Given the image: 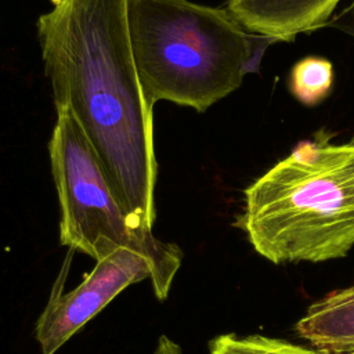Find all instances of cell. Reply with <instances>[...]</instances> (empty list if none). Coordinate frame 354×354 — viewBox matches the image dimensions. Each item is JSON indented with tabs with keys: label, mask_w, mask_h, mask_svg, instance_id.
Here are the masks:
<instances>
[{
	"label": "cell",
	"mask_w": 354,
	"mask_h": 354,
	"mask_svg": "<svg viewBox=\"0 0 354 354\" xmlns=\"http://www.w3.org/2000/svg\"><path fill=\"white\" fill-rule=\"evenodd\" d=\"M69 260L71 254L36 321L35 337L41 354H55L130 285L149 279L156 299L166 300L176 277L142 250L122 246L97 260L77 286L64 292Z\"/></svg>",
	"instance_id": "cell-5"
},
{
	"label": "cell",
	"mask_w": 354,
	"mask_h": 354,
	"mask_svg": "<svg viewBox=\"0 0 354 354\" xmlns=\"http://www.w3.org/2000/svg\"><path fill=\"white\" fill-rule=\"evenodd\" d=\"M209 354H324L318 350L261 335L224 333L209 343Z\"/></svg>",
	"instance_id": "cell-9"
},
{
	"label": "cell",
	"mask_w": 354,
	"mask_h": 354,
	"mask_svg": "<svg viewBox=\"0 0 354 354\" xmlns=\"http://www.w3.org/2000/svg\"><path fill=\"white\" fill-rule=\"evenodd\" d=\"M48 155L59 203L61 245L94 261L122 246L136 248L177 274L181 249L134 228L98 155L68 109H57Z\"/></svg>",
	"instance_id": "cell-4"
},
{
	"label": "cell",
	"mask_w": 354,
	"mask_h": 354,
	"mask_svg": "<svg viewBox=\"0 0 354 354\" xmlns=\"http://www.w3.org/2000/svg\"><path fill=\"white\" fill-rule=\"evenodd\" d=\"M127 28L149 102L198 112L235 91L272 43L253 37L227 7L189 0H127Z\"/></svg>",
	"instance_id": "cell-3"
},
{
	"label": "cell",
	"mask_w": 354,
	"mask_h": 354,
	"mask_svg": "<svg viewBox=\"0 0 354 354\" xmlns=\"http://www.w3.org/2000/svg\"><path fill=\"white\" fill-rule=\"evenodd\" d=\"M243 194L236 225L264 259L343 257L354 246V140L301 141Z\"/></svg>",
	"instance_id": "cell-2"
},
{
	"label": "cell",
	"mask_w": 354,
	"mask_h": 354,
	"mask_svg": "<svg viewBox=\"0 0 354 354\" xmlns=\"http://www.w3.org/2000/svg\"><path fill=\"white\" fill-rule=\"evenodd\" d=\"M37 19L57 109H68L98 155L131 224L152 232L158 162L153 105L134 64L127 0H51Z\"/></svg>",
	"instance_id": "cell-1"
},
{
	"label": "cell",
	"mask_w": 354,
	"mask_h": 354,
	"mask_svg": "<svg viewBox=\"0 0 354 354\" xmlns=\"http://www.w3.org/2000/svg\"><path fill=\"white\" fill-rule=\"evenodd\" d=\"M353 3H354V1H353Z\"/></svg>",
	"instance_id": "cell-12"
},
{
	"label": "cell",
	"mask_w": 354,
	"mask_h": 354,
	"mask_svg": "<svg viewBox=\"0 0 354 354\" xmlns=\"http://www.w3.org/2000/svg\"><path fill=\"white\" fill-rule=\"evenodd\" d=\"M292 95L307 106L324 101L333 86V65L322 57H306L297 61L288 82Z\"/></svg>",
	"instance_id": "cell-8"
},
{
	"label": "cell",
	"mask_w": 354,
	"mask_h": 354,
	"mask_svg": "<svg viewBox=\"0 0 354 354\" xmlns=\"http://www.w3.org/2000/svg\"><path fill=\"white\" fill-rule=\"evenodd\" d=\"M340 0H228L227 10L250 33L290 41L328 25Z\"/></svg>",
	"instance_id": "cell-6"
},
{
	"label": "cell",
	"mask_w": 354,
	"mask_h": 354,
	"mask_svg": "<svg viewBox=\"0 0 354 354\" xmlns=\"http://www.w3.org/2000/svg\"><path fill=\"white\" fill-rule=\"evenodd\" d=\"M328 25L340 29L354 37V3H351L347 8H344L340 14L336 15L332 21L328 22Z\"/></svg>",
	"instance_id": "cell-10"
},
{
	"label": "cell",
	"mask_w": 354,
	"mask_h": 354,
	"mask_svg": "<svg viewBox=\"0 0 354 354\" xmlns=\"http://www.w3.org/2000/svg\"><path fill=\"white\" fill-rule=\"evenodd\" d=\"M152 354H183V350L169 336L162 335V336H159L158 343H156L155 350H153Z\"/></svg>",
	"instance_id": "cell-11"
},
{
	"label": "cell",
	"mask_w": 354,
	"mask_h": 354,
	"mask_svg": "<svg viewBox=\"0 0 354 354\" xmlns=\"http://www.w3.org/2000/svg\"><path fill=\"white\" fill-rule=\"evenodd\" d=\"M296 332L324 354H354V285L314 301Z\"/></svg>",
	"instance_id": "cell-7"
}]
</instances>
